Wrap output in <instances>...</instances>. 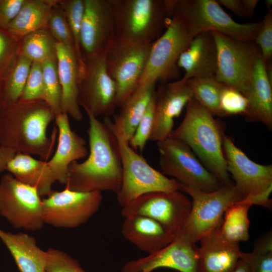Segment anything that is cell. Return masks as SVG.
Returning <instances> with one entry per match:
<instances>
[{"label":"cell","instance_id":"obj_16","mask_svg":"<svg viewBox=\"0 0 272 272\" xmlns=\"http://www.w3.org/2000/svg\"><path fill=\"white\" fill-rule=\"evenodd\" d=\"M152 44H113L107 52V67L116 89V105L121 107L139 86Z\"/></svg>","mask_w":272,"mask_h":272},{"label":"cell","instance_id":"obj_51","mask_svg":"<svg viewBox=\"0 0 272 272\" xmlns=\"http://www.w3.org/2000/svg\"><path fill=\"white\" fill-rule=\"evenodd\" d=\"M3 82L0 81V114L3 107Z\"/></svg>","mask_w":272,"mask_h":272},{"label":"cell","instance_id":"obj_23","mask_svg":"<svg viewBox=\"0 0 272 272\" xmlns=\"http://www.w3.org/2000/svg\"><path fill=\"white\" fill-rule=\"evenodd\" d=\"M183 69L185 80L192 78L215 77L217 69V49L212 32L194 37L177 62Z\"/></svg>","mask_w":272,"mask_h":272},{"label":"cell","instance_id":"obj_25","mask_svg":"<svg viewBox=\"0 0 272 272\" xmlns=\"http://www.w3.org/2000/svg\"><path fill=\"white\" fill-rule=\"evenodd\" d=\"M246 97L248 104L243 114L245 120L260 122L271 130L272 83L268 78L261 54L256 61Z\"/></svg>","mask_w":272,"mask_h":272},{"label":"cell","instance_id":"obj_44","mask_svg":"<svg viewBox=\"0 0 272 272\" xmlns=\"http://www.w3.org/2000/svg\"><path fill=\"white\" fill-rule=\"evenodd\" d=\"M25 0H0V28L7 30Z\"/></svg>","mask_w":272,"mask_h":272},{"label":"cell","instance_id":"obj_10","mask_svg":"<svg viewBox=\"0 0 272 272\" xmlns=\"http://www.w3.org/2000/svg\"><path fill=\"white\" fill-rule=\"evenodd\" d=\"M157 146L159 165L165 176L205 192L215 191L222 186L184 143L169 137L157 142Z\"/></svg>","mask_w":272,"mask_h":272},{"label":"cell","instance_id":"obj_13","mask_svg":"<svg viewBox=\"0 0 272 272\" xmlns=\"http://www.w3.org/2000/svg\"><path fill=\"white\" fill-rule=\"evenodd\" d=\"M102 199L99 191L52 190L42 199L44 223L57 228L79 227L98 211Z\"/></svg>","mask_w":272,"mask_h":272},{"label":"cell","instance_id":"obj_32","mask_svg":"<svg viewBox=\"0 0 272 272\" xmlns=\"http://www.w3.org/2000/svg\"><path fill=\"white\" fill-rule=\"evenodd\" d=\"M193 97L214 116L223 117L220 109V98L225 84L215 77L192 78L187 80Z\"/></svg>","mask_w":272,"mask_h":272},{"label":"cell","instance_id":"obj_47","mask_svg":"<svg viewBox=\"0 0 272 272\" xmlns=\"http://www.w3.org/2000/svg\"><path fill=\"white\" fill-rule=\"evenodd\" d=\"M217 2L224 6L236 15L241 17H246L242 0H218Z\"/></svg>","mask_w":272,"mask_h":272},{"label":"cell","instance_id":"obj_22","mask_svg":"<svg viewBox=\"0 0 272 272\" xmlns=\"http://www.w3.org/2000/svg\"><path fill=\"white\" fill-rule=\"evenodd\" d=\"M124 218L121 230L122 235L140 250L148 254L165 247L177 235L147 216L135 215Z\"/></svg>","mask_w":272,"mask_h":272},{"label":"cell","instance_id":"obj_48","mask_svg":"<svg viewBox=\"0 0 272 272\" xmlns=\"http://www.w3.org/2000/svg\"><path fill=\"white\" fill-rule=\"evenodd\" d=\"M16 154L11 149L0 146V173L5 170L8 162Z\"/></svg>","mask_w":272,"mask_h":272},{"label":"cell","instance_id":"obj_38","mask_svg":"<svg viewBox=\"0 0 272 272\" xmlns=\"http://www.w3.org/2000/svg\"><path fill=\"white\" fill-rule=\"evenodd\" d=\"M248 101L242 93L225 85L220 95V109L222 116L243 114L246 111Z\"/></svg>","mask_w":272,"mask_h":272},{"label":"cell","instance_id":"obj_14","mask_svg":"<svg viewBox=\"0 0 272 272\" xmlns=\"http://www.w3.org/2000/svg\"><path fill=\"white\" fill-rule=\"evenodd\" d=\"M191 201L179 190L147 193L122 207L123 217L142 215L152 218L178 234L187 220Z\"/></svg>","mask_w":272,"mask_h":272},{"label":"cell","instance_id":"obj_3","mask_svg":"<svg viewBox=\"0 0 272 272\" xmlns=\"http://www.w3.org/2000/svg\"><path fill=\"white\" fill-rule=\"evenodd\" d=\"M185 116L170 137L188 146L205 167L222 184L233 183L224 158L225 134L222 121L193 97L186 105Z\"/></svg>","mask_w":272,"mask_h":272},{"label":"cell","instance_id":"obj_33","mask_svg":"<svg viewBox=\"0 0 272 272\" xmlns=\"http://www.w3.org/2000/svg\"><path fill=\"white\" fill-rule=\"evenodd\" d=\"M32 62L20 53L3 82V106L18 101L22 95Z\"/></svg>","mask_w":272,"mask_h":272},{"label":"cell","instance_id":"obj_49","mask_svg":"<svg viewBox=\"0 0 272 272\" xmlns=\"http://www.w3.org/2000/svg\"><path fill=\"white\" fill-rule=\"evenodd\" d=\"M244 6L246 17H251L254 14L255 8L258 3L257 0H242Z\"/></svg>","mask_w":272,"mask_h":272},{"label":"cell","instance_id":"obj_34","mask_svg":"<svg viewBox=\"0 0 272 272\" xmlns=\"http://www.w3.org/2000/svg\"><path fill=\"white\" fill-rule=\"evenodd\" d=\"M59 4L63 10L72 36L78 65L79 80L85 70L80 46L81 25L84 11V0H59Z\"/></svg>","mask_w":272,"mask_h":272},{"label":"cell","instance_id":"obj_9","mask_svg":"<svg viewBox=\"0 0 272 272\" xmlns=\"http://www.w3.org/2000/svg\"><path fill=\"white\" fill-rule=\"evenodd\" d=\"M186 24L173 15L165 31L152 45L139 86L168 82L179 75L177 62L192 39Z\"/></svg>","mask_w":272,"mask_h":272},{"label":"cell","instance_id":"obj_21","mask_svg":"<svg viewBox=\"0 0 272 272\" xmlns=\"http://www.w3.org/2000/svg\"><path fill=\"white\" fill-rule=\"evenodd\" d=\"M54 119L58 133V143L54 154L47 163L56 181L65 185L70 164L86 157L88 151L85 140L72 130L66 113L61 112Z\"/></svg>","mask_w":272,"mask_h":272},{"label":"cell","instance_id":"obj_6","mask_svg":"<svg viewBox=\"0 0 272 272\" xmlns=\"http://www.w3.org/2000/svg\"><path fill=\"white\" fill-rule=\"evenodd\" d=\"M173 15L183 21L192 38L215 31L239 40H254L261 24V21L236 22L215 0H174Z\"/></svg>","mask_w":272,"mask_h":272},{"label":"cell","instance_id":"obj_15","mask_svg":"<svg viewBox=\"0 0 272 272\" xmlns=\"http://www.w3.org/2000/svg\"><path fill=\"white\" fill-rule=\"evenodd\" d=\"M80 46L84 60L106 53L114 38V0H84Z\"/></svg>","mask_w":272,"mask_h":272},{"label":"cell","instance_id":"obj_31","mask_svg":"<svg viewBox=\"0 0 272 272\" xmlns=\"http://www.w3.org/2000/svg\"><path fill=\"white\" fill-rule=\"evenodd\" d=\"M56 43L48 28L40 29L28 34L21 40L20 53L32 62L42 63L56 56Z\"/></svg>","mask_w":272,"mask_h":272},{"label":"cell","instance_id":"obj_40","mask_svg":"<svg viewBox=\"0 0 272 272\" xmlns=\"http://www.w3.org/2000/svg\"><path fill=\"white\" fill-rule=\"evenodd\" d=\"M155 95L150 102L128 144L134 150L142 152L151 134L154 116Z\"/></svg>","mask_w":272,"mask_h":272},{"label":"cell","instance_id":"obj_26","mask_svg":"<svg viewBox=\"0 0 272 272\" xmlns=\"http://www.w3.org/2000/svg\"><path fill=\"white\" fill-rule=\"evenodd\" d=\"M5 170L21 182L35 188L40 196L49 194L56 181L47 161L27 154L16 153L8 162Z\"/></svg>","mask_w":272,"mask_h":272},{"label":"cell","instance_id":"obj_36","mask_svg":"<svg viewBox=\"0 0 272 272\" xmlns=\"http://www.w3.org/2000/svg\"><path fill=\"white\" fill-rule=\"evenodd\" d=\"M20 41L12 37L7 30L0 28V81L2 82L20 53Z\"/></svg>","mask_w":272,"mask_h":272},{"label":"cell","instance_id":"obj_27","mask_svg":"<svg viewBox=\"0 0 272 272\" xmlns=\"http://www.w3.org/2000/svg\"><path fill=\"white\" fill-rule=\"evenodd\" d=\"M0 239L11 253L20 272H46V251L37 245L33 236L0 229Z\"/></svg>","mask_w":272,"mask_h":272},{"label":"cell","instance_id":"obj_24","mask_svg":"<svg viewBox=\"0 0 272 272\" xmlns=\"http://www.w3.org/2000/svg\"><path fill=\"white\" fill-rule=\"evenodd\" d=\"M57 72L61 90V112L80 121L83 116L78 102L79 70L74 51L56 43Z\"/></svg>","mask_w":272,"mask_h":272},{"label":"cell","instance_id":"obj_42","mask_svg":"<svg viewBox=\"0 0 272 272\" xmlns=\"http://www.w3.org/2000/svg\"><path fill=\"white\" fill-rule=\"evenodd\" d=\"M254 42L258 46L264 63L272 58V11H268L261 21Z\"/></svg>","mask_w":272,"mask_h":272},{"label":"cell","instance_id":"obj_37","mask_svg":"<svg viewBox=\"0 0 272 272\" xmlns=\"http://www.w3.org/2000/svg\"><path fill=\"white\" fill-rule=\"evenodd\" d=\"M48 29L57 43L71 48L75 52L71 30L63 10L59 4V0L53 8Z\"/></svg>","mask_w":272,"mask_h":272},{"label":"cell","instance_id":"obj_28","mask_svg":"<svg viewBox=\"0 0 272 272\" xmlns=\"http://www.w3.org/2000/svg\"><path fill=\"white\" fill-rule=\"evenodd\" d=\"M155 84L140 85L120 107L114 116L112 124L115 130L129 142L155 93Z\"/></svg>","mask_w":272,"mask_h":272},{"label":"cell","instance_id":"obj_35","mask_svg":"<svg viewBox=\"0 0 272 272\" xmlns=\"http://www.w3.org/2000/svg\"><path fill=\"white\" fill-rule=\"evenodd\" d=\"M44 86V100L54 116L61 113V90L59 80L56 56L42 63Z\"/></svg>","mask_w":272,"mask_h":272},{"label":"cell","instance_id":"obj_2","mask_svg":"<svg viewBox=\"0 0 272 272\" xmlns=\"http://www.w3.org/2000/svg\"><path fill=\"white\" fill-rule=\"evenodd\" d=\"M54 114L43 100L23 101L3 106L0 114V146L16 153L35 155L47 161L54 149L57 128L47 129Z\"/></svg>","mask_w":272,"mask_h":272},{"label":"cell","instance_id":"obj_4","mask_svg":"<svg viewBox=\"0 0 272 272\" xmlns=\"http://www.w3.org/2000/svg\"><path fill=\"white\" fill-rule=\"evenodd\" d=\"M174 0H114L113 44H153L169 24Z\"/></svg>","mask_w":272,"mask_h":272},{"label":"cell","instance_id":"obj_5","mask_svg":"<svg viewBox=\"0 0 272 272\" xmlns=\"http://www.w3.org/2000/svg\"><path fill=\"white\" fill-rule=\"evenodd\" d=\"M103 122L114 134L119 150L122 179L120 189L116 194L120 206L123 207L147 193L180 190V184L177 180L169 178L153 168L134 151L115 130L109 117H105Z\"/></svg>","mask_w":272,"mask_h":272},{"label":"cell","instance_id":"obj_30","mask_svg":"<svg viewBox=\"0 0 272 272\" xmlns=\"http://www.w3.org/2000/svg\"><path fill=\"white\" fill-rule=\"evenodd\" d=\"M252 205L243 199L228 207L220 228L222 235L228 241L239 244L249 238L250 220L248 213Z\"/></svg>","mask_w":272,"mask_h":272},{"label":"cell","instance_id":"obj_39","mask_svg":"<svg viewBox=\"0 0 272 272\" xmlns=\"http://www.w3.org/2000/svg\"><path fill=\"white\" fill-rule=\"evenodd\" d=\"M46 253V272H87L76 259L63 251L50 248Z\"/></svg>","mask_w":272,"mask_h":272},{"label":"cell","instance_id":"obj_11","mask_svg":"<svg viewBox=\"0 0 272 272\" xmlns=\"http://www.w3.org/2000/svg\"><path fill=\"white\" fill-rule=\"evenodd\" d=\"M37 190L8 173L0 180V215L16 229L35 231L44 224Z\"/></svg>","mask_w":272,"mask_h":272},{"label":"cell","instance_id":"obj_43","mask_svg":"<svg viewBox=\"0 0 272 272\" xmlns=\"http://www.w3.org/2000/svg\"><path fill=\"white\" fill-rule=\"evenodd\" d=\"M241 256L248 262L251 272H272V251L242 252Z\"/></svg>","mask_w":272,"mask_h":272},{"label":"cell","instance_id":"obj_19","mask_svg":"<svg viewBox=\"0 0 272 272\" xmlns=\"http://www.w3.org/2000/svg\"><path fill=\"white\" fill-rule=\"evenodd\" d=\"M186 81L182 78L162 83L155 90L154 121L149 141L158 142L170 137L175 119L193 97Z\"/></svg>","mask_w":272,"mask_h":272},{"label":"cell","instance_id":"obj_12","mask_svg":"<svg viewBox=\"0 0 272 272\" xmlns=\"http://www.w3.org/2000/svg\"><path fill=\"white\" fill-rule=\"evenodd\" d=\"M107 52L84 60L85 70L79 81L78 102L86 113L109 117L116 105V89L107 67Z\"/></svg>","mask_w":272,"mask_h":272},{"label":"cell","instance_id":"obj_8","mask_svg":"<svg viewBox=\"0 0 272 272\" xmlns=\"http://www.w3.org/2000/svg\"><path fill=\"white\" fill-rule=\"evenodd\" d=\"M217 49L216 79L245 96L256 61L261 54L254 40L241 41L213 31Z\"/></svg>","mask_w":272,"mask_h":272},{"label":"cell","instance_id":"obj_29","mask_svg":"<svg viewBox=\"0 0 272 272\" xmlns=\"http://www.w3.org/2000/svg\"><path fill=\"white\" fill-rule=\"evenodd\" d=\"M58 0H25L7 32L20 41L28 34L48 28L49 19Z\"/></svg>","mask_w":272,"mask_h":272},{"label":"cell","instance_id":"obj_1","mask_svg":"<svg viewBox=\"0 0 272 272\" xmlns=\"http://www.w3.org/2000/svg\"><path fill=\"white\" fill-rule=\"evenodd\" d=\"M86 113L89 154L84 162L74 161L70 164L65 188L79 192L109 191L117 194L122 179L117 141L104 122Z\"/></svg>","mask_w":272,"mask_h":272},{"label":"cell","instance_id":"obj_20","mask_svg":"<svg viewBox=\"0 0 272 272\" xmlns=\"http://www.w3.org/2000/svg\"><path fill=\"white\" fill-rule=\"evenodd\" d=\"M220 227L209 231L198 241V272H233L241 258L239 244L224 238Z\"/></svg>","mask_w":272,"mask_h":272},{"label":"cell","instance_id":"obj_45","mask_svg":"<svg viewBox=\"0 0 272 272\" xmlns=\"http://www.w3.org/2000/svg\"><path fill=\"white\" fill-rule=\"evenodd\" d=\"M252 250L263 252L272 251V232L271 230L261 235L254 241Z\"/></svg>","mask_w":272,"mask_h":272},{"label":"cell","instance_id":"obj_41","mask_svg":"<svg viewBox=\"0 0 272 272\" xmlns=\"http://www.w3.org/2000/svg\"><path fill=\"white\" fill-rule=\"evenodd\" d=\"M44 96L42 63L33 62L20 100H43Z\"/></svg>","mask_w":272,"mask_h":272},{"label":"cell","instance_id":"obj_17","mask_svg":"<svg viewBox=\"0 0 272 272\" xmlns=\"http://www.w3.org/2000/svg\"><path fill=\"white\" fill-rule=\"evenodd\" d=\"M223 150L227 170L243 199L254 197L272 187L271 164L253 162L226 134Z\"/></svg>","mask_w":272,"mask_h":272},{"label":"cell","instance_id":"obj_7","mask_svg":"<svg viewBox=\"0 0 272 272\" xmlns=\"http://www.w3.org/2000/svg\"><path fill=\"white\" fill-rule=\"evenodd\" d=\"M179 184V190L192 198L190 213L181 231L195 243L207 232L220 226L227 209L243 199L233 183L222 185L212 192Z\"/></svg>","mask_w":272,"mask_h":272},{"label":"cell","instance_id":"obj_50","mask_svg":"<svg viewBox=\"0 0 272 272\" xmlns=\"http://www.w3.org/2000/svg\"><path fill=\"white\" fill-rule=\"evenodd\" d=\"M233 272H251V269L248 262L241 256Z\"/></svg>","mask_w":272,"mask_h":272},{"label":"cell","instance_id":"obj_18","mask_svg":"<svg viewBox=\"0 0 272 272\" xmlns=\"http://www.w3.org/2000/svg\"><path fill=\"white\" fill-rule=\"evenodd\" d=\"M182 231L168 245L148 255L126 262L120 272H152L167 267L180 272H198V247Z\"/></svg>","mask_w":272,"mask_h":272},{"label":"cell","instance_id":"obj_52","mask_svg":"<svg viewBox=\"0 0 272 272\" xmlns=\"http://www.w3.org/2000/svg\"><path fill=\"white\" fill-rule=\"evenodd\" d=\"M264 4L266 8L268 11H272L271 10V6H272V1L271 0H265L264 1Z\"/></svg>","mask_w":272,"mask_h":272},{"label":"cell","instance_id":"obj_46","mask_svg":"<svg viewBox=\"0 0 272 272\" xmlns=\"http://www.w3.org/2000/svg\"><path fill=\"white\" fill-rule=\"evenodd\" d=\"M272 187L269 188L264 192L254 197L242 199L246 202L251 204L260 206L267 209H271L272 206V200L270 199L269 195L271 192Z\"/></svg>","mask_w":272,"mask_h":272}]
</instances>
